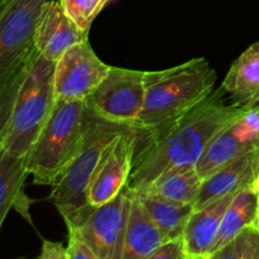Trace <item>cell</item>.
I'll list each match as a JSON object with an SVG mask.
<instances>
[{
  "instance_id": "1",
  "label": "cell",
  "mask_w": 259,
  "mask_h": 259,
  "mask_svg": "<svg viewBox=\"0 0 259 259\" xmlns=\"http://www.w3.org/2000/svg\"><path fill=\"white\" fill-rule=\"evenodd\" d=\"M220 86L204 101L152 136L138 138L126 186L148 187L159 175L180 166H196L210 142L245 115L249 109L227 103Z\"/></svg>"
},
{
  "instance_id": "2",
  "label": "cell",
  "mask_w": 259,
  "mask_h": 259,
  "mask_svg": "<svg viewBox=\"0 0 259 259\" xmlns=\"http://www.w3.org/2000/svg\"><path fill=\"white\" fill-rule=\"evenodd\" d=\"M217 72L204 57L146 73V98L136 123L138 138L158 133L214 91Z\"/></svg>"
},
{
  "instance_id": "3",
  "label": "cell",
  "mask_w": 259,
  "mask_h": 259,
  "mask_svg": "<svg viewBox=\"0 0 259 259\" xmlns=\"http://www.w3.org/2000/svg\"><path fill=\"white\" fill-rule=\"evenodd\" d=\"M96 111L85 101L56 99L47 123L27 156V167L33 181L55 187L77 157L86 141Z\"/></svg>"
},
{
  "instance_id": "4",
  "label": "cell",
  "mask_w": 259,
  "mask_h": 259,
  "mask_svg": "<svg viewBox=\"0 0 259 259\" xmlns=\"http://www.w3.org/2000/svg\"><path fill=\"white\" fill-rule=\"evenodd\" d=\"M47 0H2L0 125L7 121L20 85L40 55L35 29Z\"/></svg>"
},
{
  "instance_id": "5",
  "label": "cell",
  "mask_w": 259,
  "mask_h": 259,
  "mask_svg": "<svg viewBox=\"0 0 259 259\" xmlns=\"http://www.w3.org/2000/svg\"><path fill=\"white\" fill-rule=\"evenodd\" d=\"M55 65L39 55L20 85L7 121L0 125V152L27 157L56 103Z\"/></svg>"
},
{
  "instance_id": "6",
  "label": "cell",
  "mask_w": 259,
  "mask_h": 259,
  "mask_svg": "<svg viewBox=\"0 0 259 259\" xmlns=\"http://www.w3.org/2000/svg\"><path fill=\"white\" fill-rule=\"evenodd\" d=\"M129 128L133 126L108 120L98 113L94 116L82 149L70 164L62 181L53 187L50 196L65 223L90 206L88 191L104 152L119 134Z\"/></svg>"
},
{
  "instance_id": "7",
  "label": "cell",
  "mask_w": 259,
  "mask_h": 259,
  "mask_svg": "<svg viewBox=\"0 0 259 259\" xmlns=\"http://www.w3.org/2000/svg\"><path fill=\"white\" fill-rule=\"evenodd\" d=\"M132 199L133 190L125 186L113 200L99 206L90 205L66 225L80 232L98 259H123Z\"/></svg>"
},
{
  "instance_id": "8",
  "label": "cell",
  "mask_w": 259,
  "mask_h": 259,
  "mask_svg": "<svg viewBox=\"0 0 259 259\" xmlns=\"http://www.w3.org/2000/svg\"><path fill=\"white\" fill-rule=\"evenodd\" d=\"M146 73L111 66L89 103L103 118L136 128L146 98Z\"/></svg>"
},
{
  "instance_id": "9",
  "label": "cell",
  "mask_w": 259,
  "mask_h": 259,
  "mask_svg": "<svg viewBox=\"0 0 259 259\" xmlns=\"http://www.w3.org/2000/svg\"><path fill=\"white\" fill-rule=\"evenodd\" d=\"M94 52L89 38L68 48L55 65V94L58 100L85 101L110 71Z\"/></svg>"
},
{
  "instance_id": "10",
  "label": "cell",
  "mask_w": 259,
  "mask_h": 259,
  "mask_svg": "<svg viewBox=\"0 0 259 259\" xmlns=\"http://www.w3.org/2000/svg\"><path fill=\"white\" fill-rule=\"evenodd\" d=\"M138 133L129 128L119 134L104 152L88 191L89 204L99 206L113 200L128 185L133 169Z\"/></svg>"
},
{
  "instance_id": "11",
  "label": "cell",
  "mask_w": 259,
  "mask_h": 259,
  "mask_svg": "<svg viewBox=\"0 0 259 259\" xmlns=\"http://www.w3.org/2000/svg\"><path fill=\"white\" fill-rule=\"evenodd\" d=\"M259 147V114L249 109L240 120L218 134L196 163L202 180L242 154Z\"/></svg>"
},
{
  "instance_id": "12",
  "label": "cell",
  "mask_w": 259,
  "mask_h": 259,
  "mask_svg": "<svg viewBox=\"0 0 259 259\" xmlns=\"http://www.w3.org/2000/svg\"><path fill=\"white\" fill-rule=\"evenodd\" d=\"M88 34L77 27L58 0H47L35 29V43L42 56L57 62L61 56Z\"/></svg>"
},
{
  "instance_id": "13",
  "label": "cell",
  "mask_w": 259,
  "mask_h": 259,
  "mask_svg": "<svg viewBox=\"0 0 259 259\" xmlns=\"http://www.w3.org/2000/svg\"><path fill=\"white\" fill-rule=\"evenodd\" d=\"M259 175V147L223 166L202 181L201 191L194 209H200L214 200L237 194L252 186Z\"/></svg>"
},
{
  "instance_id": "14",
  "label": "cell",
  "mask_w": 259,
  "mask_h": 259,
  "mask_svg": "<svg viewBox=\"0 0 259 259\" xmlns=\"http://www.w3.org/2000/svg\"><path fill=\"white\" fill-rule=\"evenodd\" d=\"M237 194L225 195L200 209L194 210L184 233L189 259L211 258L223 218Z\"/></svg>"
},
{
  "instance_id": "15",
  "label": "cell",
  "mask_w": 259,
  "mask_h": 259,
  "mask_svg": "<svg viewBox=\"0 0 259 259\" xmlns=\"http://www.w3.org/2000/svg\"><path fill=\"white\" fill-rule=\"evenodd\" d=\"M28 175L27 157H15L0 152V225L13 209L33 227L32 200L24 192V181Z\"/></svg>"
},
{
  "instance_id": "16",
  "label": "cell",
  "mask_w": 259,
  "mask_h": 259,
  "mask_svg": "<svg viewBox=\"0 0 259 259\" xmlns=\"http://www.w3.org/2000/svg\"><path fill=\"white\" fill-rule=\"evenodd\" d=\"M222 88L240 108L252 109L259 104V42L250 45L233 62Z\"/></svg>"
},
{
  "instance_id": "17",
  "label": "cell",
  "mask_w": 259,
  "mask_h": 259,
  "mask_svg": "<svg viewBox=\"0 0 259 259\" xmlns=\"http://www.w3.org/2000/svg\"><path fill=\"white\" fill-rule=\"evenodd\" d=\"M163 242L158 227L137 196L136 191H133L123 259H151L152 254Z\"/></svg>"
},
{
  "instance_id": "18",
  "label": "cell",
  "mask_w": 259,
  "mask_h": 259,
  "mask_svg": "<svg viewBox=\"0 0 259 259\" xmlns=\"http://www.w3.org/2000/svg\"><path fill=\"white\" fill-rule=\"evenodd\" d=\"M202 181L196 166H180L159 175L143 190L176 204L194 205L201 191Z\"/></svg>"
},
{
  "instance_id": "19",
  "label": "cell",
  "mask_w": 259,
  "mask_h": 259,
  "mask_svg": "<svg viewBox=\"0 0 259 259\" xmlns=\"http://www.w3.org/2000/svg\"><path fill=\"white\" fill-rule=\"evenodd\" d=\"M137 196L161 232L163 240L184 237L190 218L194 212V205L176 204L157 196L147 190L136 191Z\"/></svg>"
},
{
  "instance_id": "20",
  "label": "cell",
  "mask_w": 259,
  "mask_h": 259,
  "mask_svg": "<svg viewBox=\"0 0 259 259\" xmlns=\"http://www.w3.org/2000/svg\"><path fill=\"white\" fill-rule=\"evenodd\" d=\"M259 214V195L250 187L238 192L223 218L222 227L214 247V254L229 243L245 227L253 224ZM211 254V255H212Z\"/></svg>"
},
{
  "instance_id": "21",
  "label": "cell",
  "mask_w": 259,
  "mask_h": 259,
  "mask_svg": "<svg viewBox=\"0 0 259 259\" xmlns=\"http://www.w3.org/2000/svg\"><path fill=\"white\" fill-rule=\"evenodd\" d=\"M210 259H259V227L257 223L245 227Z\"/></svg>"
},
{
  "instance_id": "22",
  "label": "cell",
  "mask_w": 259,
  "mask_h": 259,
  "mask_svg": "<svg viewBox=\"0 0 259 259\" xmlns=\"http://www.w3.org/2000/svg\"><path fill=\"white\" fill-rule=\"evenodd\" d=\"M68 17L85 34H89L91 23L100 13L98 0H58Z\"/></svg>"
},
{
  "instance_id": "23",
  "label": "cell",
  "mask_w": 259,
  "mask_h": 259,
  "mask_svg": "<svg viewBox=\"0 0 259 259\" xmlns=\"http://www.w3.org/2000/svg\"><path fill=\"white\" fill-rule=\"evenodd\" d=\"M68 245L67 259H98L95 252L81 237L80 232L72 225H67Z\"/></svg>"
},
{
  "instance_id": "24",
  "label": "cell",
  "mask_w": 259,
  "mask_h": 259,
  "mask_svg": "<svg viewBox=\"0 0 259 259\" xmlns=\"http://www.w3.org/2000/svg\"><path fill=\"white\" fill-rule=\"evenodd\" d=\"M151 259H189L184 237L164 240L158 249L152 254Z\"/></svg>"
},
{
  "instance_id": "25",
  "label": "cell",
  "mask_w": 259,
  "mask_h": 259,
  "mask_svg": "<svg viewBox=\"0 0 259 259\" xmlns=\"http://www.w3.org/2000/svg\"><path fill=\"white\" fill-rule=\"evenodd\" d=\"M39 259H67V247L60 242L43 239Z\"/></svg>"
},
{
  "instance_id": "26",
  "label": "cell",
  "mask_w": 259,
  "mask_h": 259,
  "mask_svg": "<svg viewBox=\"0 0 259 259\" xmlns=\"http://www.w3.org/2000/svg\"><path fill=\"white\" fill-rule=\"evenodd\" d=\"M250 189H252L254 192H257V194L259 195V175H258L257 179L254 180V182H253V184H252Z\"/></svg>"
},
{
  "instance_id": "27",
  "label": "cell",
  "mask_w": 259,
  "mask_h": 259,
  "mask_svg": "<svg viewBox=\"0 0 259 259\" xmlns=\"http://www.w3.org/2000/svg\"><path fill=\"white\" fill-rule=\"evenodd\" d=\"M99 2V8H100V12L104 9L106 4H108V0H98Z\"/></svg>"
},
{
  "instance_id": "28",
  "label": "cell",
  "mask_w": 259,
  "mask_h": 259,
  "mask_svg": "<svg viewBox=\"0 0 259 259\" xmlns=\"http://www.w3.org/2000/svg\"><path fill=\"white\" fill-rule=\"evenodd\" d=\"M254 110L257 111V113L259 114V104H258V105H255V106H254Z\"/></svg>"
},
{
  "instance_id": "29",
  "label": "cell",
  "mask_w": 259,
  "mask_h": 259,
  "mask_svg": "<svg viewBox=\"0 0 259 259\" xmlns=\"http://www.w3.org/2000/svg\"><path fill=\"white\" fill-rule=\"evenodd\" d=\"M255 223H257V225L259 227V214H258V218H257V220H255Z\"/></svg>"
},
{
  "instance_id": "30",
  "label": "cell",
  "mask_w": 259,
  "mask_h": 259,
  "mask_svg": "<svg viewBox=\"0 0 259 259\" xmlns=\"http://www.w3.org/2000/svg\"><path fill=\"white\" fill-rule=\"evenodd\" d=\"M111 2H115V0H108V4H109V3H111Z\"/></svg>"
}]
</instances>
